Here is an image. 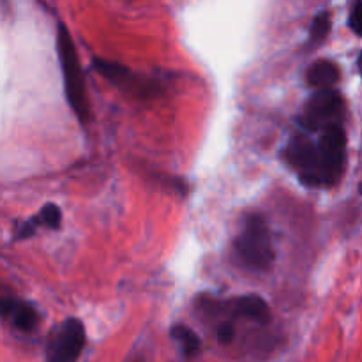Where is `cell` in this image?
Listing matches in <instances>:
<instances>
[{"instance_id":"10","label":"cell","mask_w":362,"mask_h":362,"mask_svg":"<svg viewBox=\"0 0 362 362\" xmlns=\"http://www.w3.org/2000/svg\"><path fill=\"white\" fill-rule=\"evenodd\" d=\"M339 80V67L332 60L322 59L308 67L306 81L310 87L322 90V88H332Z\"/></svg>"},{"instance_id":"11","label":"cell","mask_w":362,"mask_h":362,"mask_svg":"<svg viewBox=\"0 0 362 362\" xmlns=\"http://www.w3.org/2000/svg\"><path fill=\"white\" fill-rule=\"evenodd\" d=\"M170 334H172V338L179 343L180 350H182V354L186 357H193L194 354H198V350H200V338L197 336V332L191 331L186 325H173Z\"/></svg>"},{"instance_id":"8","label":"cell","mask_w":362,"mask_h":362,"mask_svg":"<svg viewBox=\"0 0 362 362\" xmlns=\"http://www.w3.org/2000/svg\"><path fill=\"white\" fill-rule=\"evenodd\" d=\"M2 313L11 322V325L20 332H32L39 325V313L35 311V308L18 299L6 297L2 300Z\"/></svg>"},{"instance_id":"6","label":"cell","mask_w":362,"mask_h":362,"mask_svg":"<svg viewBox=\"0 0 362 362\" xmlns=\"http://www.w3.org/2000/svg\"><path fill=\"white\" fill-rule=\"evenodd\" d=\"M85 346V329L78 318H67L53 331L46 362H78Z\"/></svg>"},{"instance_id":"5","label":"cell","mask_w":362,"mask_h":362,"mask_svg":"<svg viewBox=\"0 0 362 362\" xmlns=\"http://www.w3.org/2000/svg\"><path fill=\"white\" fill-rule=\"evenodd\" d=\"M318 151L322 159L324 186H334L341 179L346 165V134L341 124L320 131Z\"/></svg>"},{"instance_id":"3","label":"cell","mask_w":362,"mask_h":362,"mask_svg":"<svg viewBox=\"0 0 362 362\" xmlns=\"http://www.w3.org/2000/svg\"><path fill=\"white\" fill-rule=\"evenodd\" d=\"M343 115H345V101L341 94L334 88H322L308 99L299 122L308 133H315L341 124Z\"/></svg>"},{"instance_id":"15","label":"cell","mask_w":362,"mask_h":362,"mask_svg":"<svg viewBox=\"0 0 362 362\" xmlns=\"http://www.w3.org/2000/svg\"><path fill=\"white\" fill-rule=\"evenodd\" d=\"M233 338H235V327H233V324L223 322L218 327V341L221 345H230L233 341Z\"/></svg>"},{"instance_id":"9","label":"cell","mask_w":362,"mask_h":362,"mask_svg":"<svg viewBox=\"0 0 362 362\" xmlns=\"http://www.w3.org/2000/svg\"><path fill=\"white\" fill-rule=\"evenodd\" d=\"M230 308H232V313L235 317L247 318V320L258 322V324H267L269 318H271L267 303L258 296L237 297Z\"/></svg>"},{"instance_id":"4","label":"cell","mask_w":362,"mask_h":362,"mask_svg":"<svg viewBox=\"0 0 362 362\" xmlns=\"http://www.w3.org/2000/svg\"><path fill=\"white\" fill-rule=\"evenodd\" d=\"M285 159L308 186H324L322 177V159L318 141L311 140L308 134H293L285 148Z\"/></svg>"},{"instance_id":"14","label":"cell","mask_w":362,"mask_h":362,"mask_svg":"<svg viewBox=\"0 0 362 362\" xmlns=\"http://www.w3.org/2000/svg\"><path fill=\"white\" fill-rule=\"evenodd\" d=\"M350 28L362 37V0H356L354 9L350 13Z\"/></svg>"},{"instance_id":"7","label":"cell","mask_w":362,"mask_h":362,"mask_svg":"<svg viewBox=\"0 0 362 362\" xmlns=\"http://www.w3.org/2000/svg\"><path fill=\"white\" fill-rule=\"evenodd\" d=\"M92 66H94V69L98 71V73H101L106 80H110L113 85L122 88V90L141 95L156 94V83L144 80V78L134 74L129 67L122 66V64H117L105 59H94Z\"/></svg>"},{"instance_id":"2","label":"cell","mask_w":362,"mask_h":362,"mask_svg":"<svg viewBox=\"0 0 362 362\" xmlns=\"http://www.w3.org/2000/svg\"><path fill=\"white\" fill-rule=\"evenodd\" d=\"M235 255L250 271L267 272L272 267L274 247L264 216L251 212L244 218L243 232L235 240Z\"/></svg>"},{"instance_id":"1","label":"cell","mask_w":362,"mask_h":362,"mask_svg":"<svg viewBox=\"0 0 362 362\" xmlns=\"http://www.w3.org/2000/svg\"><path fill=\"white\" fill-rule=\"evenodd\" d=\"M57 52H59V62L60 69H62L64 90H66L67 103H69L76 119L85 126L88 122V115H90L87 88H85V80L83 73H81V64L80 59H78L76 46H74L73 37H71V34L64 25H60L59 34H57Z\"/></svg>"},{"instance_id":"12","label":"cell","mask_w":362,"mask_h":362,"mask_svg":"<svg viewBox=\"0 0 362 362\" xmlns=\"http://www.w3.org/2000/svg\"><path fill=\"white\" fill-rule=\"evenodd\" d=\"M32 221H34V225L37 228L39 226H46V228L57 230L60 226V221H62V212H60V209L57 205L48 204L39 211V214L35 218H32Z\"/></svg>"},{"instance_id":"16","label":"cell","mask_w":362,"mask_h":362,"mask_svg":"<svg viewBox=\"0 0 362 362\" xmlns=\"http://www.w3.org/2000/svg\"><path fill=\"white\" fill-rule=\"evenodd\" d=\"M357 66H359V71H361V74H362V52H361L359 59H357Z\"/></svg>"},{"instance_id":"13","label":"cell","mask_w":362,"mask_h":362,"mask_svg":"<svg viewBox=\"0 0 362 362\" xmlns=\"http://www.w3.org/2000/svg\"><path fill=\"white\" fill-rule=\"evenodd\" d=\"M331 25H332L331 14H329L327 11H322L320 14H317L313 23H311V32H310L311 45H318V42L324 41V39L329 35V32H331Z\"/></svg>"}]
</instances>
